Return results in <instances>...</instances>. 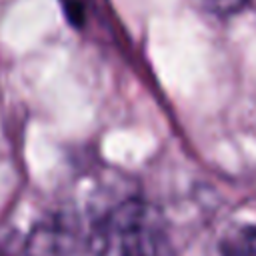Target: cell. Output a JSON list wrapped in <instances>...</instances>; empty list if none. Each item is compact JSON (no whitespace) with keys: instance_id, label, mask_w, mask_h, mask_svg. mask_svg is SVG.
I'll list each match as a JSON object with an SVG mask.
<instances>
[{"instance_id":"277c9868","label":"cell","mask_w":256,"mask_h":256,"mask_svg":"<svg viewBox=\"0 0 256 256\" xmlns=\"http://www.w3.org/2000/svg\"><path fill=\"white\" fill-rule=\"evenodd\" d=\"M250 0H204L206 8L218 16H232L240 12Z\"/></svg>"},{"instance_id":"7a4b0ae2","label":"cell","mask_w":256,"mask_h":256,"mask_svg":"<svg viewBox=\"0 0 256 256\" xmlns=\"http://www.w3.org/2000/svg\"><path fill=\"white\" fill-rule=\"evenodd\" d=\"M70 234L58 226H40L30 238L26 252L28 256H66L70 250Z\"/></svg>"},{"instance_id":"3957f363","label":"cell","mask_w":256,"mask_h":256,"mask_svg":"<svg viewBox=\"0 0 256 256\" xmlns=\"http://www.w3.org/2000/svg\"><path fill=\"white\" fill-rule=\"evenodd\" d=\"M220 256H256V226H242L230 232L222 240Z\"/></svg>"},{"instance_id":"6da1fadb","label":"cell","mask_w":256,"mask_h":256,"mask_svg":"<svg viewBox=\"0 0 256 256\" xmlns=\"http://www.w3.org/2000/svg\"><path fill=\"white\" fill-rule=\"evenodd\" d=\"M110 230L120 240V256H176L168 234L140 200L118 206L112 212Z\"/></svg>"}]
</instances>
